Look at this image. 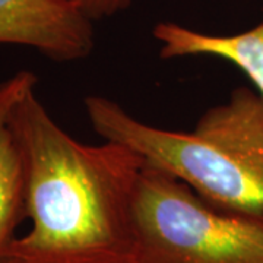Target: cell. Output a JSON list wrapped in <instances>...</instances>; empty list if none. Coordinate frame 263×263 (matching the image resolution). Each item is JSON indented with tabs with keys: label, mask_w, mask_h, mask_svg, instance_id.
I'll use <instances>...</instances> for the list:
<instances>
[{
	"label": "cell",
	"mask_w": 263,
	"mask_h": 263,
	"mask_svg": "<svg viewBox=\"0 0 263 263\" xmlns=\"http://www.w3.org/2000/svg\"><path fill=\"white\" fill-rule=\"evenodd\" d=\"M10 124L25 168L31 227L8 263H133V200L145 161L122 143L88 145L51 117L28 88Z\"/></svg>",
	"instance_id": "1"
},
{
	"label": "cell",
	"mask_w": 263,
	"mask_h": 263,
	"mask_svg": "<svg viewBox=\"0 0 263 263\" xmlns=\"http://www.w3.org/2000/svg\"><path fill=\"white\" fill-rule=\"evenodd\" d=\"M37 84V75L29 70H19L0 82V260L27 219L25 168L10 116L22 94Z\"/></svg>",
	"instance_id": "5"
},
{
	"label": "cell",
	"mask_w": 263,
	"mask_h": 263,
	"mask_svg": "<svg viewBox=\"0 0 263 263\" xmlns=\"http://www.w3.org/2000/svg\"><path fill=\"white\" fill-rule=\"evenodd\" d=\"M89 21H101L127 9L133 0H70Z\"/></svg>",
	"instance_id": "7"
},
{
	"label": "cell",
	"mask_w": 263,
	"mask_h": 263,
	"mask_svg": "<svg viewBox=\"0 0 263 263\" xmlns=\"http://www.w3.org/2000/svg\"><path fill=\"white\" fill-rule=\"evenodd\" d=\"M0 263H8L6 260H0Z\"/></svg>",
	"instance_id": "8"
},
{
	"label": "cell",
	"mask_w": 263,
	"mask_h": 263,
	"mask_svg": "<svg viewBox=\"0 0 263 263\" xmlns=\"http://www.w3.org/2000/svg\"><path fill=\"white\" fill-rule=\"evenodd\" d=\"M84 105L104 141L130 148L209 205L263 214V101L250 88H235L200 116L193 132L151 126L103 95H88Z\"/></svg>",
	"instance_id": "2"
},
{
	"label": "cell",
	"mask_w": 263,
	"mask_h": 263,
	"mask_svg": "<svg viewBox=\"0 0 263 263\" xmlns=\"http://www.w3.org/2000/svg\"><path fill=\"white\" fill-rule=\"evenodd\" d=\"M152 34L160 43L162 59L211 56L237 66L263 101V22L234 35H212L176 22H160Z\"/></svg>",
	"instance_id": "6"
},
{
	"label": "cell",
	"mask_w": 263,
	"mask_h": 263,
	"mask_svg": "<svg viewBox=\"0 0 263 263\" xmlns=\"http://www.w3.org/2000/svg\"><path fill=\"white\" fill-rule=\"evenodd\" d=\"M0 44L34 48L60 63L78 62L94 50V22L70 0H0Z\"/></svg>",
	"instance_id": "4"
},
{
	"label": "cell",
	"mask_w": 263,
	"mask_h": 263,
	"mask_svg": "<svg viewBox=\"0 0 263 263\" xmlns=\"http://www.w3.org/2000/svg\"><path fill=\"white\" fill-rule=\"evenodd\" d=\"M133 263H263V214L212 206L143 165L133 200Z\"/></svg>",
	"instance_id": "3"
}]
</instances>
